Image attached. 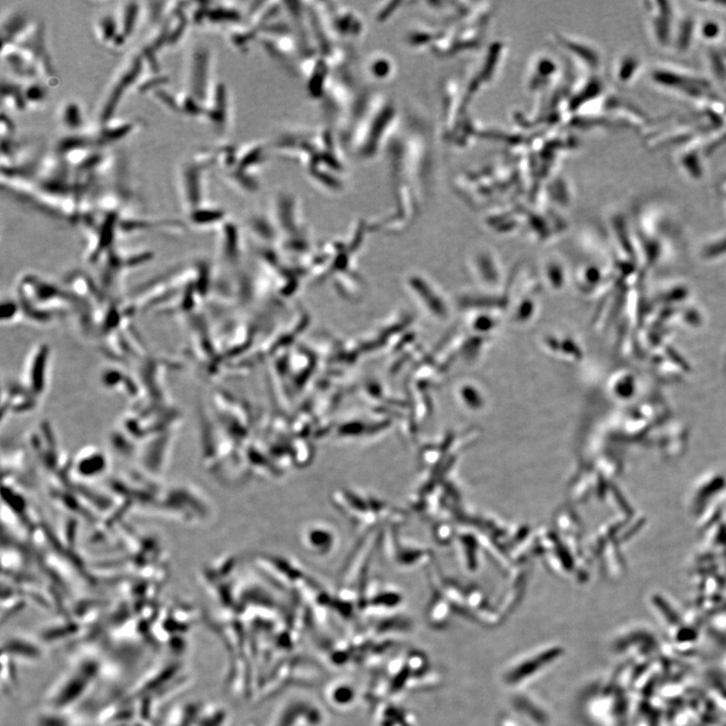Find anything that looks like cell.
<instances>
[{
  "label": "cell",
  "mask_w": 726,
  "mask_h": 726,
  "mask_svg": "<svg viewBox=\"0 0 726 726\" xmlns=\"http://www.w3.org/2000/svg\"><path fill=\"white\" fill-rule=\"evenodd\" d=\"M3 654L19 656L21 658H36L42 654L40 647L34 643L21 639H12L4 645Z\"/></svg>",
  "instance_id": "obj_19"
},
{
  "label": "cell",
  "mask_w": 726,
  "mask_h": 726,
  "mask_svg": "<svg viewBox=\"0 0 726 726\" xmlns=\"http://www.w3.org/2000/svg\"><path fill=\"white\" fill-rule=\"evenodd\" d=\"M48 346L41 345L39 349L34 350L30 356V362L28 363L27 375L25 377L30 382V386H34L36 391H42L43 384L45 382V373H47V360L50 352H48Z\"/></svg>",
  "instance_id": "obj_13"
},
{
  "label": "cell",
  "mask_w": 726,
  "mask_h": 726,
  "mask_svg": "<svg viewBox=\"0 0 726 726\" xmlns=\"http://www.w3.org/2000/svg\"><path fill=\"white\" fill-rule=\"evenodd\" d=\"M145 70L147 67L140 51L125 61L102 98L98 108V125H103L115 118L121 102L130 90H136L141 78L145 76Z\"/></svg>",
  "instance_id": "obj_2"
},
{
  "label": "cell",
  "mask_w": 726,
  "mask_h": 726,
  "mask_svg": "<svg viewBox=\"0 0 726 726\" xmlns=\"http://www.w3.org/2000/svg\"><path fill=\"white\" fill-rule=\"evenodd\" d=\"M1 102L2 105H6L12 112H25L28 106L23 94V85L19 81L2 79Z\"/></svg>",
  "instance_id": "obj_17"
},
{
  "label": "cell",
  "mask_w": 726,
  "mask_h": 726,
  "mask_svg": "<svg viewBox=\"0 0 726 726\" xmlns=\"http://www.w3.org/2000/svg\"><path fill=\"white\" fill-rule=\"evenodd\" d=\"M725 27L715 17H705L698 21V41L708 45H721L725 38Z\"/></svg>",
  "instance_id": "obj_18"
},
{
  "label": "cell",
  "mask_w": 726,
  "mask_h": 726,
  "mask_svg": "<svg viewBox=\"0 0 726 726\" xmlns=\"http://www.w3.org/2000/svg\"><path fill=\"white\" fill-rule=\"evenodd\" d=\"M140 123L138 119L114 118L103 125L97 123L94 127L89 128V129L86 128L84 132L90 138L95 149L106 151L110 145H115L132 136L140 128Z\"/></svg>",
  "instance_id": "obj_7"
},
{
  "label": "cell",
  "mask_w": 726,
  "mask_h": 726,
  "mask_svg": "<svg viewBox=\"0 0 726 726\" xmlns=\"http://www.w3.org/2000/svg\"><path fill=\"white\" fill-rule=\"evenodd\" d=\"M649 79L658 90L684 100L689 105L714 91L709 77L674 63H656L649 70Z\"/></svg>",
  "instance_id": "obj_1"
},
{
  "label": "cell",
  "mask_w": 726,
  "mask_h": 726,
  "mask_svg": "<svg viewBox=\"0 0 726 726\" xmlns=\"http://www.w3.org/2000/svg\"><path fill=\"white\" fill-rule=\"evenodd\" d=\"M98 666L94 661H83L71 673L59 682L58 687L50 697L55 708L67 707L84 694L91 681L97 675Z\"/></svg>",
  "instance_id": "obj_5"
},
{
  "label": "cell",
  "mask_w": 726,
  "mask_h": 726,
  "mask_svg": "<svg viewBox=\"0 0 726 726\" xmlns=\"http://www.w3.org/2000/svg\"><path fill=\"white\" fill-rule=\"evenodd\" d=\"M58 121L68 134H77L86 129L83 110L81 104L76 100H66L61 104Z\"/></svg>",
  "instance_id": "obj_12"
},
{
  "label": "cell",
  "mask_w": 726,
  "mask_h": 726,
  "mask_svg": "<svg viewBox=\"0 0 726 726\" xmlns=\"http://www.w3.org/2000/svg\"><path fill=\"white\" fill-rule=\"evenodd\" d=\"M704 62L713 84L726 86V60L719 45H708L704 51Z\"/></svg>",
  "instance_id": "obj_16"
},
{
  "label": "cell",
  "mask_w": 726,
  "mask_h": 726,
  "mask_svg": "<svg viewBox=\"0 0 726 726\" xmlns=\"http://www.w3.org/2000/svg\"><path fill=\"white\" fill-rule=\"evenodd\" d=\"M95 36L98 42L112 51H121L128 41L121 34L114 14L100 15L95 21Z\"/></svg>",
  "instance_id": "obj_10"
},
{
  "label": "cell",
  "mask_w": 726,
  "mask_h": 726,
  "mask_svg": "<svg viewBox=\"0 0 726 726\" xmlns=\"http://www.w3.org/2000/svg\"><path fill=\"white\" fill-rule=\"evenodd\" d=\"M205 166L193 156L185 160L178 169V186L180 196L188 213L200 208L203 194V171Z\"/></svg>",
  "instance_id": "obj_6"
},
{
  "label": "cell",
  "mask_w": 726,
  "mask_h": 726,
  "mask_svg": "<svg viewBox=\"0 0 726 726\" xmlns=\"http://www.w3.org/2000/svg\"><path fill=\"white\" fill-rule=\"evenodd\" d=\"M30 21L21 12H10L3 15L1 21V40L3 45H14L25 32Z\"/></svg>",
  "instance_id": "obj_15"
},
{
  "label": "cell",
  "mask_w": 726,
  "mask_h": 726,
  "mask_svg": "<svg viewBox=\"0 0 726 726\" xmlns=\"http://www.w3.org/2000/svg\"><path fill=\"white\" fill-rule=\"evenodd\" d=\"M697 6H702L704 10H712V12L726 14V0H718V1H698L695 2Z\"/></svg>",
  "instance_id": "obj_23"
},
{
  "label": "cell",
  "mask_w": 726,
  "mask_h": 726,
  "mask_svg": "<svg viewBox=\"0 0 726 726\" xmlns=\"http://www.w3.org/2000/svg\"><path fill=\"white\" fill-rule=\"evenodd\" d=\"M645 62L640 56L628 53L621 56L617 65V79L625 86L634 85L645 74Z\"/></svg>",
  "instance_id": "obj_14"
},
{
  "label": "cell",
  "mask_w": 726,
  "mask_h": 726,
  "mask_svg": "<svg viewBox=\"0 0 726 726\" xmlns=\"http://www.w3.org/2000/svg\"><path fill=\"white\" fill-rule=\"evenodd\" d=\"M114 14L121 34L129 41L138 32V25L143 21V3L138 1L121 2Z\"/></svg>",
  "instance_id": "obj_11"
},
{
  "label": "cell",
  "mask_w": 726,
  "mask_h": 726,
  "mask_svg": "<svg viewBox=\"0 0 726 726\" xmlns=\"http://www.w3.org/2000/svg\"><path fill=\"white\" fill-rule=\"evenodd\" d=\"M211 54L205 45L193 47L187 61L185 90L193 95L204 106L209 99L213 87L210 86Z\"/></svg>",
  "instance_id": "obj_4"
},
{
  "label": "cell",
  "mask_w": 726,
  "mask_h": 726,
  "mask_svg": "<svg viewBox=\"0 0 726 726\" xmlns=\"http://www.w3.org/2000/svg\"><path fill=\"white\" fill-rule=\"evenodd\" d=\"M15 125L14 121L6 112H1V138H14Z\"/></svg>",
  "instance_id": "obj_22"
},
{
  "label": "cell",
  "mask_w": 726,
  "mask_h": 726,
  "mask_svg": "<svg viewBox=\"0 0 726 726\" xmlns=\"http://www.w3.org/2000/svg\"><path fill=\"white\" fill-rule=\"evenodd\" d=\"M169 78L168 75L163 73H149V76H143L140 83L136 86V91L138 94L151 95L154 91L160 88H165L169 84Z\"/></svg>",
  "instance_id": "obj_20"
},
{
  "label": "cell",
  "mask_w": 726,
  "mask_h": 726,
  "mask_svg": "<svg viewBox=\"0 0 726 726\" xmlns=\"http://www.w3.org/2000/svg\"><path fill=\"white\" fill-rule=\"evenodd\" d=\"M647 36L656 49L670 52L680 12L677 3L666 0L643 2Z\"/></svg>",
  "instance_id": "obj_3"
},
{
  "label": "cell",
  "mask_w": 726,
  "mask_h": 726,
  "mask_svg": "<svg viewBox=\"0 0 726 726\" xmlns=\"http://www.w3.org/2000/svg\"><path fill=\"white\" fill-rule=\"evenodd\" d=\"M719 48H720L721 52H723V56H725L726 60V43H721V45H719Z\"/></svg>",
  "instance_id": "obj_24"
},
{
  "label": "cell",
  "mask_w": 726,
  "mask_h": 726,
  "mask_svg": "<svg viewBox=\"0 0 726 726\" xmlns=\"http://www.w3.org/2000/svg\"><path fill=\"white\" fill-rule=\"evenodd\" d=\"M704 138V136H703ZM692 141L684 147L677 149L675 154V163L680 173L690 182L699 183L705 179V158L702 149V140Z\"/></svg>",
  "instance_id": "obj_8"
},
{
  "label": "cell",
  "mask_w": 726,
  "mask_h": 726,
  "mask_svg": "<svg viewBox=\"0 0 726 726\" xmlns=\"http://www.w3.org/2000/svg\"><path fill=\"white\" fill-rule=\"evenodd\" d=\"M698 21L690 12H681L676 23L670 52L676 56H685L692 51L698 41Z\"/></svg>",
  "instance_id": "obj_9"
},
{
  "label": "cell",
  "mask_w": 726,
  "mask_h": 726,
  "mask_svg": "<svg viewBox=\"0 0 726 726\" xmlns=\"http://www.w3.org/2000/svg\"><path fill=\"white\" fill-rule=\"evenodd\" d=\"M23 94L28 107L40 106L47 100L48 89L42 82L34 80L23 85Z\"/></svg>",
  "instance_id": "obj_21"
}]
</instances>
